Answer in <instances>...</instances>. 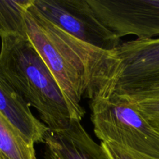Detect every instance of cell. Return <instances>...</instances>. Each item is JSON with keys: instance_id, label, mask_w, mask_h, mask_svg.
Returning <instances> with one entry per match:
<instances>
[{"instance_id": "6da1fadb", "label": "cell", "mask_w": 159, "mask_h": 159, "mask_svg": "<svg viewBox=\"0 0 159 159\" xmlns=\"http://www.w3.org/2000/svg\"><path fill=\"white\" fill-rule=\"evenodd\" d=\"M32 2L24 12L25 34L58 84L71 119L82 121L85 114L81 104L83 98L92 101L113 93L111 52L68 34L45 18Z\"/></svg>"}, {"instance_id": "7a4b0ae2", "label": "cell", "mask_w": 159, "mask_h": 159, "mask_svg": "<svg viewBox=\"0 0 159 159\" xmlns=\"http://www.w3.org/2000/svg\"><path fill=\"white\" fill-rule=\"evenodd\" d=\"M1 37L0 71L34 107L51 130H64L71 121L65 97L51 70L26 36Z\"/></svg>"}, {"instance_id": "3957f363", "label": "cell", "mask_w": 159, "mask_h": 159, "mask_svg": "<svg viewBox=\"0 0 159 159\" xmlns=\"http://www.w3.org/2000/svg\"><path fill=\"white\" fill-rule=\"evenodd\" d=\"M90 110L93 130L101 142L159 159V133L127 98L116 93L97 97L90 101Z\"/></svg>"}, {"instance_id": "277c9868", "label": "cell", "mask_w": 159, "mask_h": 159, "mask_svg": "<svg viewBox=\"0 0 159 159\" xmlns=\"http://www.w3.org/2000/svg\"><path fill=\"white\" fill-rule=\"evenodd\" d=\"M110 52L113 93L128 96L159 88V37L123 42Z\"/></svg>"}, {"instance_id": "5b68a950", "label": "cell", "mask_w": 159, "mask_h": 159, "mask_svg": "<svg viewBox=\"0 0 159 159\" xmlns=\"http://www.w3.org/2000/svg\"><path fill=\"white\" fill-rule=\"evenodd\" d=\"M33 6L68 34L99 49L112 51L120 38L96 16L87 0H33Z\"/></svg>"}, {"instance_id": "8992f818", "label": "cell", "mask_w": 159, "mask_h": 159, "mask_svg": "<svg viewBox=\"0 0 159 159\" xmlns=\"http://www.w3.org/2000/svg\"><path fill=\"white\" fill-rule=\"evenodd\" d=\"M43 144L45 159H110L76 120L64 130H48Z\"/></svg>"}, {"instance_id": "52a82bcc", "label": "cell", "mask_w": 159, "mask_h": 159, "mask_svg": "<svg viewBox=\"0 0 159 159\" xmlns=\"http://www.w3.org/2000/svg\"><path fill=\"white\" fill-rule=\"evenodd\" d=\"M0 113L34 144L44 141L49 128L35 117L30 107L0 71Z\"/></svg>"}, {"instance_id": "ba28073f", "label": "cell", "mask_w": 159, "mask_h": 159, "mask_svg": "<svg viewBox=\"0 0 159 159\" xmlns=\"http://www.w3.org/2000/svg\"><path fill=\"white\" fill-rule=\"evenodd\" d=\"M0 159H37L34 144L0 113Z\"/></svg>"}, {"instance_id": "9c48e42d", "label": "cell", "mask_w": 159, "mask_h": 159, "mask_svg": "<svg viewBox=\"0 0 159 159\" xmlns=\"http://www.w3.org/2000/svg\"><path fill=\"white\" fill-rule=\"evenodd\" d=\"M122 96L127 98L159 133V88Z\"/></svg>"}, {"instance_id": "30bf717a", "label": "cell", "mask_w": 159, "mask_h": 159, "mask_svg": "<svg viewBox=\"0 0 159 159\" xmlns=\"http://www.w3.org/2000/svg\"><path fill=\"white\" fill-rule=\"evenodd\" d=\"M100 144L110 159H153L137 155L112 143L101 142Z\"/></svg>"}, {"instance_id": "8fae6325", "label": "cell", "mask_w": 159, "mask_h": 159, "mask_svg": "<svg viewBox=\"0 0 159 159\" xmlns=\"http://www.w3.org/2000/svg\"><path fill=\"white\" fill-rule=\"evenodd\" d=\"M151 27L153 37H159V0L151 1Z\"/></svg>"}, {"instance_id": "7c38bea8", "label": "cell", "mask_w": 159, "mask_h": 159, "mask_svg": "<svg viewBox=\"0 0 159 159\" xmlns=\"http://www.w3.org/2000/svg\"><path fill=\"white\" fill-rule=\"evenodd\" d=\"M2 35V30L1 27H0V37H1Z\"/></svg>"}]
</instances>
